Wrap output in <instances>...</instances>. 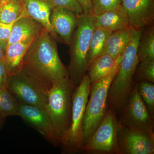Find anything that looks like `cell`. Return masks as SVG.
<instances>
[{"label": "cell", "instance_id": "cell-1", "mask_svg": "<svg viewBox=\"0 0 154 154\" xmlns=\"http://www.w3.org/2000/svg\"><path fill=\"white\" fill-rule=\"evenodd\" d=\"M23 68L49 91L54 83L69 78L55 40L45 29L36 36L25 56Z\"/></svg>", "mask_w": 154, "mask_h": 154}, {"label": "cell", "instance_id": "cell-2", "mask_svg": "<svg viewBox=\"0 0 154 154\" xmlns=\"http://www.w3.org/2000/svg\"><path fill=\"white\" fill-rule=\"evenodd\" d=\"M141 29H136L130 42L122 53L118 72L109 88L107 103L114 111H122L132 91L133 79L139 63L138 47Z\"/></svg>", "mask_w": 154, "mask_h": 154}, {"label": "cell", "instance_id": "cell-3", "mask_svg": "<svg viewBox=\"0 0 154 154\" xmlns=\"http://www.w3.org/2000/svg\"><path fill=\"white\" fill-rule=\"evenodd\" d=\"M75 84L69 78L56 82L49 90L47 113L53 131L60 144L65 142L70 123L72 98Z\"/></svg>", "mask_w": 154, "mask_h": 154}, {"label": "cell", "instance_id": "cell-4", "mask_svg": "<svg viewBox=\"0 0 154 154\" xmlns=\"http://www.w3.org/2000/svg\"><path fill=\"white\" fill-rule=\"evenodd\" d=\"M96 28L93 14H80L78 25L70 41L69 78L77 86L87 74L88 55L91 37Z\"/></svg>", "mask_w": 154, "mask_h": 154}, {"label": "cell", "instance_id": "cell-5", "mask_svg": "<svg viewBox=\"0 0 154 154\" xmlns=\"http://www.w3.org/2000/svg\"><path fill=\"white\" fill-rule=\"evenodd\" d=\"M122 53L117 57L114 67L108 74L99 81L91 84L90 99H88L83 119L84 144L97 128L106 114L108 109V91L118 72Z\"/></svg>", "mask_w": 154, "mask_h": 154}, {"label": "cell", "instance_id": "cell-6", "mask_svg": "<svg viewBox=\"0 0 154 154\" xmlns=\"http://www.w3.org/2000/svg\"><path fill=\"white\" fill-rule=\"evenodd\" d=\"M91 83L88 74L83 77L75 88L72 98L70 123L63 152L73 154L82 151L84 145L82 124L86 105L91 91Z\"/></svg>", "mask_w": 154, "mask_h": 154}, {"label": "cell", "instance_id": "cell-7", "mask_svg": "<svg viewBox=\"0 0 154 154\" xmlns=\"http://www.w3.org/2000/svg\"><path fill=\"white\" fill-rule=\"evenodd\" d=\"M6 88L19 103L44 110L47 105L49 91L24 68L8 76Z\"/></svg>", "mask_w": 154, "mask_h": 154}, {"label": "cell", "instance_id": "cell-8", "mask_svg": "<svg viewBox=\"0 0 154 154\" xmlns=\"http://www.w3.org/2000/svg\"><path fill=\"white\" fill-rule=\"evenodd\" d=\"M122 126L116 118L115 111L110 108L107 109L100 124L84 144L82 151L117 154L118 132Z\"/></svg>", "mask_w": 154, "mask_h": 154}, {"label": "cell", "instance_id": "cell-9", "mask_svg": "<svg viewBox=\"0 0 154 154\" xmlns=\"http://www.w3.org/2000/svg\"><path fill=\"white\" fill-rule=\"evenodd\" d=\"M124 110L122 122L123 126L130 129L154 134L153 118L149 113L145 103L139 91L138 84L133 87Z\"/></svg>", "mask_w": 154, "mask_h": 154}, {"label": "cell", "instance_id": "cell-10", "mask_svg": "<svg viewBox=\"0 0 154 154\" xmlns=\"http://www.w3.org/2000/svg\"><path fill=\"white\" fill-rule=\"evenodd\" d=\"M154 134L122 125L118 134L117 154H153Z\"/></svg>", "mask_w": 154, "mask_h": 154}, {"label": "cell", "instance_id": "cell-11", "mask_svg": "<svg viewBox=\"0 0 154 154\" xmlns=\"http://www.w3.org/2000/svg\"><path fill=\"white\" fill-rule=\"evenodd\" d=\"M19 103V116L36 129L49 142L60 145L53 131L47 113L44 109Z\"/></svg>", "mask_w": 154, "mask_h": 154}, {"label": "cell", "instance_id": "cell-12", "mask_svg": "<svg viewBox=\"0 0 154 154\" xmlns=\"http://www.w3.org/2000/svg\"><path fill=\"white\" fill-rule=\"evenodd\" d=\"M129 25L141 29L152 25L154 19V0H122Z\"/></svg>", "mask_w": 154, "mask_h": 154}, {"label": "cell", "instance_id": "cell-13", "mask_svg": "<svg viewBox=\"0 0 154 154\" xmlns=\"http://www.w3.org/2000/svg\"><path fill=\"white\" fill-rule=\"evenodd\" d=\"M79 14L62 7H54L50 16V21L58 41L69 45L76 28Z\"/></svg>", "mask_w": 154, "mask_h": 154}, {"label": "cell", "instance_id": "cell-14", "mask_svg": "<svg viewBox=\"0 0 154 154\" xmlns=\"http://www.w3.org/2000/svg\"><path fill=\"white\" fill-rule=\"evenodd\" d=\"M24 8L21 17H27L40 23L53 38L58 40L50 21V16L54 7L50 0H23Z\"/></svg>", "mask_w": 154, "mask_h": 154}, {"label": "cell", "instance_id": "cell-15", "mask_svg": "<svg viewBox=\"0 0 154 154\" xmlns=\"http://www.w3.org/2000/svg\"><path fill=\"white\" fill-rule=\"evenodd\" d=\"M35 38L8 45L3 58L8 76L17 74L22 71L25 56Z\"/></svg>", "mask_w": 154, "mask_h": 154}, {"label": "cell", "instance_id": "cell-16", "mask_svg": "<svg viewBox=\"0 0 154 154\" xmlns=\"http://www.w3.org/2000/svg\"><path fill=\"white\" fill-rule=\"evenodd\" d=\"M44 29L39 22L27 17H22L14 22L8 46L11 44L35 38Z\"/></svg>", "mask_w": 154, "mask_h": 154}, {"label": "cell", "instance_id": "cell-17", "mask_svg": "<svg viewBox=\"0 0 154 154\" xmlns=\"http://www.w3.org/2000/svg\"><path fill=\"white\" fill-rule=\"evenodd\" d=\"M94 16L96 27H102L112 32L131 26L127 15L122 5L117 8Z\"/></svg>", "mask_w": 154, "mask_h": 154}, {"label": "cell", "instance_id": "cell-18", "mask_svg": "<svg viewBox=\"0 0 154 154\" xmlns=\"http://www.w3.org/2000/svg\"><path fill=\"white\" fill-rule=\"evenodd\" d=\"M136 29L129 26L122 30L114 31L107 38L103 54L116 59L123 52L130 42Z\"/></svg>", "mask_w": 154, "mask_h": 154}, {"label": "cell", "instance_id": "cell-19", "mask_svg": "<svg viewBox=\"0 0 154 154\" xmlns=\"http://www.w3.org/2000/svg\"><path fill=\"white\" fill-rule=\"evenodd\" d=\"M116 58H113L106 54L97 57L88 66L87 71L91 84L99 81L108 74L114 67Z\"/></svg>", "mask_w": 154, "mask_h": 154}, {"label": "cell", "instance_id": "cell-20", "mask_svg": "<svg viewBox=\"0 0 154 154\" xmlns=\"http://www.w3.org/2000/svg\"><path fill=\"white\" fill-rule=\"evenodd\" d=\"M112 32L102 27H96L90 42L88 59V66L97 57L102 54L107 38Z\"/></svg>", "mask_w": 154, "mask_h": 154}, {"label": "cell", "instance_id": "cell-21", "mask_svg": "<svg viewBox=\"0 0 154 154\" xmlns=\"http://www.w3.org/2000/svg\"><path fill=\"white\" fill-rule=\"evenodd\" d=\"M1 3L0 22L11 24L21 18L24 8L23 0H9Z\"/></svg>", "mask_w": 154, "mask_h": 154}, {"label": "cell", "instance_id": "cell-22", "mask_svg": "<svg viewBox=\"0 0 154 154\" xmlns=\"http://www.w3.org/2000/svg\"><path fill=\"white\" fill-rule=\"evenodd\" d=\"M19 103L13 94L7 89L0 91V116L4 119L6 117L18 116Z\"/></svg>", "mask_w": 154, "mask_h": 154}, {"label": "cell", "instance_id": "cell-23", "mask_svg": "<svg viewBox=\"0 0 154 154\" xmlns=\"http://www.w3.org/2000/svg\"><path fill=\"white\" fill-rule=\"evenodd\" d=\"M139 61L154 60V30L151 28L141 36L138 47Z\"/></svg>", "mask_w": 154, "mask_h": 154}, {"label": "cell", "instance_id": "cell-24", "mask_svg": "<svg viewBox=\"0 0 154 154\" xmlns=\"http://www.w3.org/2000/svg\"><path fill=\"white\" fill-rule=\"evenodd\" d=\"M139 91L145 102L150 115L152 118L154 116V83L141 81L138 84Z\"/></svg>", "mask_w": 154, "mask_h": 154}, {"label": "cell", "instance_id": "cell-25", "mask_svg": "<svg viewBox=\"0 0 154 154\" xmlns=\"http://www.w3.org/2000/svg\"><path fill=\"white\" fill-rule=\"evenodd\" d=\"M121 3L122 0H92L93 14L99 15L117 8Z\"/></svg>", "mask_w": 154, "mask_h": 154}, {"label": "cell", "instance_id": "cell-26", "mask_svg": "<svg viewBox=\"0 0 154 154\" xmlns=\"http://www.w3.org/2000/svg\"><path fill=\"white\" fill-rule=\"evenodd\" d=\"M136 70L142 81L154 83V60L139 62Z\"/></svg>", "mask_w": 154, "mask_h": 154}, {"label": "cell", "instance_id": "cell-27", "mask_svg": "<svg viewBox=\"0 0 154 154\" xmlns=\"http://www.w3.org/2000/svg\"><path fill=\"white\" fill-rule=\"evenodd\" d=\"M54 7H62L69 9L77 14H83L82 7L76 0H50Z\"/></svg>", "mask_w": 154, "mask_h": 154}, {"label": "cell", "instance_id": "cell-28", "mask_svg": "<svg viewBox=\"0 0 154 154\" xmlns=\"http://www.w3.org/2000/svg\"><path fill=\"white\" fill-rule=\"evenodd\" d=\"M14 23L6 24L0 22V40L8 42L11 36Z\"/></svg>", "mask_w": 154, "mask_h": 154}, {"label": "cell", "instance_id": "cell-29", "mask_svg": "<svg viewBox=\"0 0 154 154\" xmlns=\"http://www.w3.org/2000/svg\"><path fill=\"white\" fill-rule=\"evenodd\" d=\"M8 75L3 58L0 60V91L6 88Z\"/></svg>", "mask_w": 154, "mask_h": 154}, {"label": "cell", "instance_id": "cell-30", "mask_svg": "<svg viewBox=\"0 0 154 154\" xmlns=\"http://www.w3.org/2000/svg\"><path fill=\"white\" fill-rule=\"evenodd\" d=\"M83 9L85 14H93L92 0H76Z\"/></svg>", "mask_w": 154, "mask_h": 154}, {"label": "cell", "instance_id": "cell-31", "mask_svg": "<svg viewBox=\"0 0 154 154\" xmlns=\"http://www.w3.org/2000/svg\"><path fill=\"white\" fill-rule=\"evenodd\" d=\"M8 47V42L0 40V60L4 57Z\"/></svg>", "mask_w": 154, "mask_h": 154}, {"label": "cell", "instance_id": "cell-32", "mask_svg": "<svg viewBox=\"0 0 154 154\" xmlns=\"http://www.w3.org/2000/svg\"><path fill=\"white\" fill-rule=\"evenodd\" d=\"M3 119L2 118V116H0V126L3 124Z\"/></svg>", "mask_w": 154, "mask_h": 154}, {"label": "cell", "instance_id": "cell-33", "mask_svg": "<svg viewBox=\"0 0 154 154\" xmlns=\"http://www.w3.org/2000/svg\"><path fill=\"white\" fill-rule=\"evenodd\" d=\"M9 1V0H0V2L1 3H3L5 2H8V1Z\"/></svg>", "mask_w": 154, "mask_h": 154}, {"label": "cell", "instance_id": "cell-34", "mask_svg": "<svg viewBox=\"0 0 154 154\" xmlns=\"http://www.w3.org/2000/svg\"><path fill=\"white\" fill-rule=\"evenodd\" d=\"M1 6H2V3L0 2V14H1Z\"/></svg>", "mask_w": 154, "mask_h": 154}]
</instances>
